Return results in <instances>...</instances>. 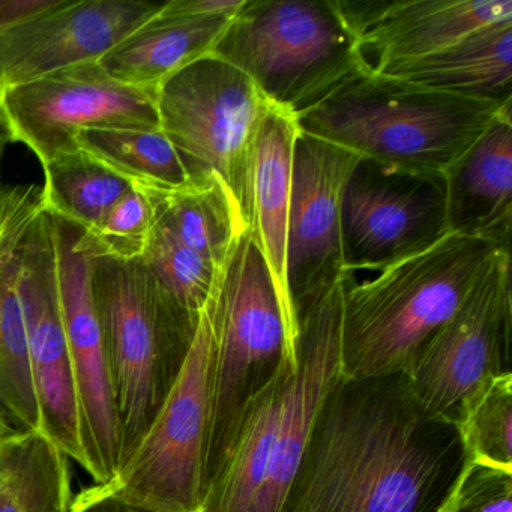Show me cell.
<instances>
[{"label": "cell", "mask_w": 512, "mask_h": 512, "mask_svg": "<svg viewBox=\"0 0 512 512\" xmlns=\"http://www.w3.org/2000/svg\"><path fill=\"white\" fill-rule=\"evenodd\" d=\"M89 283L115 394L121 467L175 386L202 316L181 307L140 257L89 259Z\"/></svg>", "instance_id": "obj_5"}, {"label": "cell", "mask_w": 512, "mask_h": 512, "mask_svg": "<svg viewBox=\"0 0 512 512\" xmlns=\"http://www.w3.org/2000/svg\"><path fill=\"white\" fill-rule=\"evenodd\" d=\"M139 188L152 212V227L209 260L223 272L247 226L223 182L193 181L179 190Z\"/></svg>", "instance_id": "obj_23"}, {"label": "cell", "mask_w": 512, "mask_h": 512, "mask_svg": "<svg viewBox=\"0 0 512 512\" xmlns=\"http://www.w3.org/2000/svg\"><path fill=\"white\" fill-rule=\"evenodd\" d=\"M56 223L62 310L79 401L82 467L95 484H107L121 464V433L100 320L92 302L89 259L76 247L79 227L58 218Z\"/></svg>", "instance_id": "obj_15"}, {"label": "cell", "mask_w": 512, "mask_h": 512, "mask_svg": "<svg viewBox=\"0 0 512 512\" xmlns=\"http://www.w3.org/2000/svg\"><path fill=\"white\" fill-rule=\"evenodd\" d=\"M359 155L299 130L293 148L287 220L286 287L298 332L302 320L349 278L341 250V199Z\"/></svg>", "instance_id": "obj_14"}, {"label": "cell", "mask_w": 512, "mask_h": 512, "mask_svg": "<svg viewBox=\"0 0 512 512\" xmlns=\"http://www.w3.org/2000/svg\"><path fill=\"white\" fill-rule=\"evenodd\" d=\"M14 142L28 146L41 164L74 151L88 130L160 128L155 92L113 79L100 61L56 71L0 94Z\"/></svg>", "instance_id": "obj_12"}, {"label": "cell", "mask_w": 512, "mask_h": 512, "mask_svg": "<svg viewBox=\"0 0 512 512\" xmlns=\"http://www.w3.org/2000/svg\"><path fill=\"white\" fill-rule=\"evenodd\" d=\"M68 458L41 431L0 440V512H70Z\"/></svg>", "instance_id": "obj_24"}, {"label": "cell", "mask_w": 512, "mask_h": 512, "mask_svg": "<svg viewBox=\"0 0 512 512\" xmlns=\"http://www.w3.org/2000/svg\"><path fill=\"white\" fill-rule=\"evenodd\" d=\"M233 17L181 16L161 10L103 56L101 67L124 85L155 92L182 68L211 55Z\"/></svg>", "instance_id": "obj_22"}, {"label": "cell", "mask_w": 512, "mask_h": 512, "mask_svg": "<svg viewBox=\"0 0 512 512\" xmlns=\"http://www.w3.org/2000/svg\"><path fill=\"white\" fill-rule=\"evenodd\" d=\"M212 55L296 118L368 73L335 0H245Z\"/></svg>", "instance_id": "obj_7"}, {"label": "cell", "mask_w": 512, "mask_h": 512, "mask_svg": "<svg viewBox=\"0 0 512 512\" xmlns=\"http://www.w3.org/2000/svg\"><path fill=\"white\" fill-rule=\"evenodd\" d=\"M17 292L40 409V431L82 466L79 401L62 310L56 218L44 202L20 245Z\"/></svg>", "instance_id": "obj_13"}, {"label": "cell", "mask_w": 512, "mask_h": 512, "mask_svg": "<svg viewBox=\"0 0 512 512\" xmlns=\"http://www.w3.org/2000/svg\"><path fill=\"white\" fill-rule=\"evenodd\" d=\"M445 512H512V472L470 461Z\"/></svg>", "instance_id": "obj_30"}, {"label": "cell", "mask_w": 512, "mask_h": 512, "mask_svg": "<svg viewBox=\"0 0 512 512\" xmlns=\"http://www.w3.org/2000/svg\"><path fill=\"white\" fill-rule=\"evenodd\" d=\"M446 229L509 247L512 226V118L499 116L446 170Z\"/></svg>", "instance_id": "obj_19"}, {"label": "cell", "mask_w": 512, "mask_h": 512, "mask_svg": "<svg viewBox=\"0 0 512 512\" xmlns=\"http://www.w3.org/2000/svg\"><path fill=\"white\" fill-rule=\"evenodd\" d=\"M140 259L172 298L194 316H202L223 274L209 260L152 226Z\"/></svg>", "instance_id": "obj_28"}, {"label": "cell", "mask_w": 512, "mask_h": 512, "mask_svg": "<svg viewBox=\"0 0 512 512\" xmlns=\"http://www.w3.org/2000/svg\"><path fill=\"white\" fill-rule=\"evenodd\" d=\"M70 512H157L131 505L118 497L104 493L97 484L74 496Z\"/></svg>", "instance_id": "obj_33"}, {"label": "cell", "mask_w": 512, "mask_h": 512, "mask_svg": "<svg viewBox=\"0 0 512 512\" xmlns=\"http://www.w3.org/2000/svg\"><path fill=\"white\" fill-rule=\"evenodd\" d=\"M76 142L80 149L134 187L172 191L193 182L178 151L161 128L88 130L79 134Z\"/></svg>", "instance_id": "obj_26"}, {"label": "cell", "mask_w": 512, "mask_h": 512, "mask_svg": "<svg viewBox=\"0 0 512 512\" xmlns=\"http://www.w3.org/2000/svg\"><path fill=\"white\" fill-rule=\"evenodd\" d=\"M155 106L191 181L220 179L250 230L254 152L272 106L256 83L211 53L164 80Z\"/></svg>", "instance_id": "obj_8"}, {"label": "cell", "mask_w": 512, "mask_h": 512, "mask_svg": "<svg viewBox=\"0 0 512 512\" xmlns=\"http://www.w3.org/2000/svg\"><path fill=\"white\" fill-rule=\"evenodd\" d=\"M340 223L347 275L403 262L448 235L445 175L361 157L344 185Z\"/></svg>", "instance_id": "obj_11"}, {"label": "cell", "mask_w": 512, "mask_h": 512, "mask_svg": "<svg viewBox=\"0 0 512 512\" xmlns=\"http://www.w3.org/2000/svg\"><path fill=\"white\" fill-rule=\"evenodd\" d=\"M151 226L152 212L148 199L133 185L94 229L88 232L79 229L76 247L89 259H139L145 250Z\"/></svg>", "instance_id": "obj_29"}, {"label": "cell", "mask_w": 512, "mask_h": 512, "mask_svg": "<svg viewBox=\"0 0 512 512\" xmlns=\"http://www.w3.org/2000/svg\"><path fill=\"white\" fill-rule=\"evenodd\" d=\"M41 203L40 185L0 190V422L11 434L40 431L17 271L20 245Z\"/></svg>", "instance_id": "obj_18"}, {"label": "cell", "mask_w": 512, "mask_h": 512, "mask_svg": "<svg viewBox=\"0 0 512 512\" xmlns=\"http://www.w3.org/2000/svg\"><path fill=\"white\" fill-rule=\"evenodd\" d=\"M166 2L67 0L20 28L0 35V94L56 71L100 61L154 19Z\"/></svg>", "instance_id": "obj_16"}, {"label": "cell", "mask_w": 512, "mask_h": 512, "mask_svg": "<svg viewBox=\"0 0 512 512\" xmlns=\"http://www.w3.org/2000/svg\"><path fill=\"white\" fill-rule=\"evenodd\" d=\"M511 109L365 73L299 116L298 127L362 158L445 175Z\"/></svg>", "instance_id": "obj_4"}, {"label": "cell", "mask_w": 512, "mask_h": 512, "mask_svg": "<svg viewBox=\"0 0 512 512\" xmlns=\"http://www.w3.org/2000/svg\"><path fill=\"white\" fill-rule=\"evenodd\" d=\"M245 0H172L164 4L167 14L193 17H233L244 7Z\"/></svg>", "instance_id": "obj_32"}, {"label": "cell", "mask_w": 512, "mask_h": 512, "mask_svg": "<svg viewBox=\"0 0 512 512\" xmlns=\"http://www.w3.org/2000/svg\"><path fill=\"white\" fill-rule=\"evenodd\" d=\"M65 2L67 0H0V35L58 10Z\"/></svg>", "instance_id": "obj_31"}, {"label": "cell", "mask_w": 512, "mask_h": 512, "mask_svg": "<svg viewBox=\"0 0 512 512\" xmlns=\"http://www.w3.org/2000/svg\"><path fill=\"white\" fill-rule=\"evenodd\" d=\"M344 283L298 328L296 352L245 415L238 442L199 512H278L317 413L341 377Z\"/></svg>", "instance_id": "obj_2"}, {"label": "cell", "mask_w": 512, "mask_h": 512, "mask_svg": "<svg viewBox=\"0 0 512 512\" xmlns=\"http://www.w3.org/2000/svg\"><path fill=\"white\" fill-rule=\"evenodd\" d=\"M458 428L472 463L512 472V374L488 383Z\"/></svg>", "instance_id": "obj_27"}, {"label": "cell", "mask_w": 512, "mask_h": 512, "mask_svg": "<svg viewBox=\"0 0 512 512\" xmlns=\"http://www.w3.org/2000/svg\"><path fill=\"white\" fill-rule=\"evenodd\" d=\"M469 464L458 425L431 413L406 374H341L278 512H445Z\"/></svg>", "instance_id": "obj_1"}, {"label": "cell", "mask_w": 512, "mask_h": 512, "mask_svg": "<svg viewBox=\"0 0 512 512\" xmlns=\"http://www.w3.org/2000/svg\"><path fill=\"white\" fill-rule=\"evenodd\" d=\"M368 73L439 52L485 26L511 22V0H335Z\"/></svg>", "instance_id": "obj_17"}, {"label": "cell", "mask_w": 512, "mask_h": 512, "mask_svg": "<svg viewBox=\"0 0 512 512\" xmlns=\"http://www.w3.org/2000/svg\"><path fill=\"white\" fill-rule=\"evenodd\" d=\"M43 167L47 211L83 232L94 229L133 187L80 148L58 155Z\"/></svg>", "instance_id": "obj_25"}, {"label": "cell", "mask_w": 512, "mask_h": 512, "mask_svg": "<svg viewBox=\"0 0 512 512\" xmlns=\"http://www.w3.org/2000/svg\"><path fill=\"white\" fill-rule=\"evenodd\" d=\"M376 74L473 100L512 104V20L485 26L439 52Z\"/></svg>", "instance_id": "obj_21"}, {"label": "cell", "mask_w": 512, "mask_h": 512, "mask_svg": "<svg viewBox=\"0 0 512 512\" xmlns=\"http://www.w3.org/2000/svg\"><path fill=\"white\" fill-rule=\"evenodd\" d=\"M214 337L203 310L187 362L136 451L104 493L157 512H199L212 415Z\"/></svg>", "instance_id": "obj_9"}, {"label": "cell", "mask_w": 512, "mask_h": 512, "mask_svg": "<svg viewBox=\"0 0 512 512\" xmlns=\"http://www.w3.org/2000/svg\"><path fill=\"white\" fill-rule=\"evenodd\" d=\"M13 142V131H11L10 124H8V119L7 116H5L4 110L0 107V164H2L5 149H7V146ZM2 188H4V185H2V179H0V190H2Z\"/></svg>", "instance_id": "obj_34"}, {"label": "cell", "mask_w": 512, "mask_h": 512, "mask_svg": "<svg viewBox=\"0 0 512 512\" xmlns=\"http://www.w3.org/2000/svg\"><path fill=\"white\" fill-rule=\"evenodd\" d=\"M512 374L511 254L499 251L406 376L421 403L460 424L470 401Z\"/></svg>", "instance_id": "obj_10"}, {"label": "cell", "mask_w": 512, "mask_h": 512, "mask_svg": "<svg viewBox=\"0 0 512 512\" xmlns=\"http://www.w3.org/2000/svg\"><path fill=\"white\" fill-rule=\"evenodd\" d=\"M505 245L448 233L361 284L344 281L341 374H406Z\"/></svg>", "instance_id": "obj_3"}, {"label": "cell", "mask_w": 512, "mask_h": 512, "mask_svg": "<svg viewBox=\"0 0 512 512\" xmlns=\"http://www.w3.org/2000/svg\"><path fill=\"white\" fill-rule=\"evenodd\" d=\"M7 436H11V433L5 428V425L0 422V440L5 439Z\"/></svg>", "instance_id": "obj_35"}, {"label": "cell", "mask_w": 512, "mask_h": 512, "mask_svg": "<svg viewBox=\"0 0 512 512\" xmlns=\"http://www.w3.org/2000/svg\"><path fill=\"white\" fill-rule=\"evenodd\" d=\"M206 310L214 365L203 497L226 469L248 410L296 352L274 278L251 230L239 238Z\"/></svg>", "instance_id": "obj_6"}, {"label": "cell", "mask_w": 512, "mask_h": 512, "mask_svg": "<svg viewBox=\"0 0 512 512\" xmlns=\"http://www.w3.org/2000/svg\"><path fill=\"white\" fill-rule=\"evenodd\" d=\"M298 133V118L271 106L260 127L254 152L253 226L250 229L274 278L293 344H296L298 332L293 325L287 298L286 244L293 148Z\"/></svg>", "instance_id": "obj_20"}]
</instances>
